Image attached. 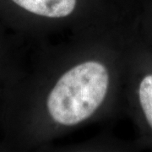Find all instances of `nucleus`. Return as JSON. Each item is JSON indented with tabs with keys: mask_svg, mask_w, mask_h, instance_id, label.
Wrapping results in <instances>:
<instances>
[{
	"mask_svg": "<svg viewBox=\"0 0 152 152\" xmlns=\"http://www.w3.org/2000/svg\"><path fill=\"white\" fill-rule=\"evenodd\" d=\"M108 73L102 64L89 61L65 73L48 99L51 117L58 124L75 125L91 116L107 91Z\"/></svg>",
	"mask_w": 152,
	"mask_h": 152,
	"instance_id": "nucleus-1",
	"label": "nucleus"
},
{
	"mask_svg": "<svg viewBox=\"0 0 152 152\" xmlns=\"http://www.w3.org/2000/svg\"><path fill=\"white\" fill-rule=\"evenodd\" d=\"M20 9L36 15L62 18L68 16L75 8L76 0H10Z\"/></svg>",
	"mask_w": 152,
	"mask_h": 152,
	"instance_id": "nucleus-2",
	"label": "nucleus"
},
{
	"mask_svg": "<svg viewBox=\"0 0 152 152\" xmlns=\"http://www.w3.org/2000/svg\"><path fill=\"white\" fill-rule=\"evenodd\" d=\"M139 98L145 117L152 129V75L144 77L140 82Z\"/></svg>",
	"mask_w": 152,
	"mask_h": 152,
	"instance_id": "nucleus-3",
	"label": "nucleus"
}]
</instances>
